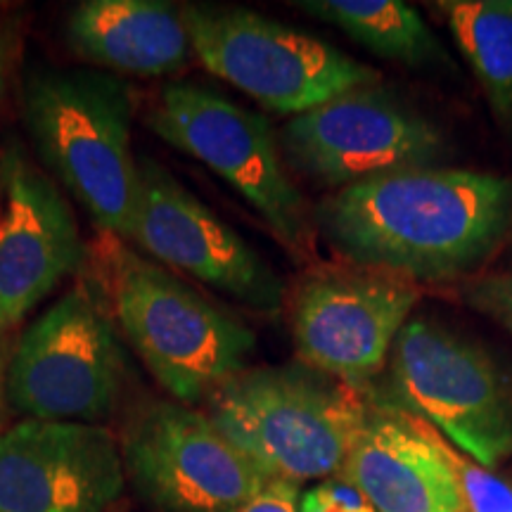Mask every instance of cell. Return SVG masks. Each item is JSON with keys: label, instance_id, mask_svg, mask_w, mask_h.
I'll return each instance as SVG.
<instances>
[{"label": "cell", "instance_id": "cell-14", "mask_svg": "<svg viewBox=\"0 0 512 512\" xmlns=\"http://www.w3.org/2000/svg\"><path fill=\"white\" fill-rule=\"evenodd\" d=\"M124 489L105 425L19 420L0 432V512H114Z\"/></svg>", "mask_w": 512, "mask_h": 512}, {"label": "cell", "instance_id": "cell-22", "mask_svg": "<svg viewBox=\"0 0 512 512\" xmlns=\"http://www.w3.org/2000/svg\"><path fill=\"white\" fill-rule=\"evenodd\" d=\"M19 50V27L12 22L0 24V105L8 93L12 67H15Z\"/></svg>", "mask_w": 512, "mask_h": 512}, {"label": "cell", "instance_id": "cell-23", "mask_svg": "<svg viewBox=\"0 0 512 512\" xmlns=\"http://www.w3.org/2000/svg\"><path fill=\"white\" fill-rule=\"evenodd\" d=\"M12 349H15V337L0 335V408L5 406V382H8Z\"/></svg>", "mask_w": 512, "mask_h": 512}, {"label": "cell", "instance_id": "cell-13", "mask_svg": "<svg viewBox=\"0 0 512 512\" xmlns=\"http://www.w3.org/2000/svg\"><path fill=\"white\" fill-rule=\"evenodd\" d=\"M88 259L72 204L19 145L0 150V335L12 330Z\"/></svg>", "mask_w": 512, "mask_h": 512}, {"label": "cell", "instance_id": "cell-21", "mask_svg": "<svg viewBox=\"0 0 512 512\" xmlns=\"http://www.w3.org/2000/svg\"><path fill=\"white\" fill-rule=\"evenodd\" d=\"M299 484L273 479L264 491H259L252 501L242 503L230 512H299Z\"/></svg>", "mask_w": 512, "mask_h": 512}, {"label": "cell", "instance_id": "cell-5", "mask_svg": "<svg viewBox=\"0 0 512 512\" xmlns=\"http://www.w3.org/2000/svg\"><path fill=\"white\" fill-rule=\"evenodd\" d=\"M128 366L98 283L81 278L15 339L5 403L22 420L100 425L117 413Z\"/></svg>", "mask_w": 512, "mask_h": 512}, {"label": "cell", "instance_id": "cell-15", "mask_svg": "<svg viewBox=\"0 0 512 512\" xmlns=\"http://www.w3.org/2000/svg\"><path fill=\"white\" fill-rule=\"evenodd\" d=\"M337 477L361 491L375 512H465L432 427L399 406L370 403Z\"/></svg>", "mask_w": 512, "mask_h": 512}, {"label": "cell", "instance_id": "cell-4", "mask_svg": "<svg viewBox=\"0 0 512 512\" xmlns=\"http://www.w3.org/2000/svg\"><path fill=\"white\" fill-rule=\"evenodd\" d=\"M207 415L271 479L337 477L363 430V389L304 363L245 368L207 401Z\"/></svg>", "mask_w": 512, "mask_h": 512}, {"label": "cell", "instance_id": "cell-9", "mask_svg": "<svg viewBox=\"0 0 512 512\" xmlns=\"http://www.w3.org/2000/svg\"><path fill=\"white\" fill-rule=\"evenodd\" d=\"M126 484L157 512H230L271 477L211 422L174 399H145L119 434Z\"/></svg>", "mask_w": 512, "mask_h": 512}, {"label": "cell", "instance_id": "cell-2", "mask_svg": "<svg viewBox=\"0 0 512 512\" xmlns=\"http://www.w3.org/2000/svg\"><path fill=\"white\" fill-rule=\"evenodd\" d=\"M93 256L114 325L171 399L197 406L247 368L256 337L240 318L124 240L102 235Z\"/></svg>", "mask_w": 512, "mask_h": 512}, {"label": "cell", "instance_id": "cell-11", "mask_svg": "<svg viewBox=\"0 0 512 512\" xmlns=\"http://www.w3.org/2000/svg\"><path fill=\"white\" fill-rule=\"evenodd\" d=\"M285 164L325 188L437 166L446 140L425 114L392 91L366 86L287 121L280 133Z\"/></svg>", "mask_w": 512, "mask_h": 512}, {"label": "cell", "instance_id": "cell-3", "mask_svg": "<svg viewBox=\"0 0 512 512\" xmlns=\"http://www.w3.org/2000/svg\"><path fill=\"white\" fill-rule=\"evenodd\" d=\"M22 110L43 169L88 211L102 235L131 238L138 162L126 83L93 67L34 64L24 76Z\"/></svg>", "mask_w": 512, "mask_h": 512}, {"label": "cell", "instance_id": "cell-17", "mask_svg": "<svg viewBox=\"0 0 512 512\" xmlns=\"http://www.w3.org/2000/svg\"><path fill=\"white\" fill-rule=\"evenodd\" d=\"M304 15L342 29L370 53L408 67L448 62L437 36L415 8L401 0H297Z\"/></svg>", "mask_w": 512, "mask_h": 512}, {"label": "cell", "instance_id": "cell-1", "mask_svg": "<svg viewBox=\"0 0 512 512\" xmlns=\"http://www.w3.org/2000/svg\"><path fill=\"white\" fill-rule=\"evenodd\" d=\"M512 223V178L420 166L335 190L313 226L347 264L413 283L477 271Z\"/></svg>", "mask_w": 512, "mask_h": 512}, {"label": "cell", "instance_id": "cell-10", "mask_svg": "<svg viewBox=\"0 0 512 512\" xmlns=\"http://www.w3.org/2000/svg\"><path fill=\"white\" fill-rule=\"evenodd\" d=\"M418 299V283L377 268H311L290 299L299 363L363 389L387 366Z\"/></svg>", "mask_w": 512, "mask_h": 512}, {"label": "cell", "instance_id": "cell-6", "mask_svg": "<svg viewBox=\"0 0 512 512\" xmlns=\"http://www.w3.org/2000/svg\"><path fill=\"white\" fill-rule=\"evenodd\" d=\"M147 126L238 192L294 259H311L313 211L290 178L266 117L202 83L176 81L159 91Z\"/></svg>", "mask_w": 512, "mask_h": 512}, {"label": "cell", "instance_id": "cell-19", "mask_svg": "<svg viewBox=\"0 0 512 512\" xmlns=\"http://www.w3.org/2000/svg\"><path fill=\"white\" fill-rule=\"evenodd\" d=\"M465 299L472 309L491 318L512 335V275L498 273L472 280L465 287Z\"/></svg>", "mask_w": 512, "mask_h": 512}, {"label": "cell", "instance_id": "cell-16", "mask_svg": "<svg viewBox=\"0 0 512 512\" xmlns=\"http://www.w3.org/2000/svg\"><path fill=\"white\" fill-rule=\"evenodd\" d=\"M72 53L110 74L166 76L192 55L183 8L166 0H86L64 24Z\"/></svg>", "mask_w": 512, "mask_h": 512}, {"label": "cell", "instance_id": "cell-8", "mask_svg": "<svg viewBox=\"0 0 512 512\" xmlns=\"http://www.w3.org/2000/svg\"><path fill=\"white\" fill-rule=\"evenodd\" d=\"M403 408L448 444L494 470L512 453V380L470 337L439 320L411 318L389 356Z\"/></svg>", "mask_w": 512, "mask_h": 512}, {"label": "cell", "instance_id": "cell-7", "mask_svg": "<svg viewBox=\"0 0 512 512\" xmlns=\"http://www.w3.org/2000/svg\"><path fill=\"white\" fill-rule=\"evenodd\" d=\"M192 53L211 74L283 117L316 110L380 72L320 38L245 8L183 5Z\"/></svg>", "mask_w": 512, "mask_h": 512}, {"label": "cell", "instance_id": "cell-12", "mask_svg": "<svg viewBox=\"0 0 512 512\" xmlns=\"http://www.w3.org/2000/svg\"><path fill=\"white\" fill-rule=\"evenodd\" d=\"M128 240L159 266L190 275L247 309L268 316L283 309L285 285L271 264L155 159L138 162V204Z\"/></svg>", "mask_w": 512, "mask_h": 512}, {"label": "cell", "instance_id": "cell-18", "mask_svg": "<svg viewBox=\"0 0 512 512\" xmlns=\"http://www.w3.org/2000/svg\"><path fill=\"white\" fill-rule=\"evenodd\" d=\"M437 8L498 124L512 131V0H444Z\"/></svg>", "mask_w": 512, "mask_h": 512}, {"label": "cell", "instance_id": "cell-20", "mask_svg": "<svg viewBox=\"0 0 512 512\" xmlns=\"http://www.w3.org/2000/svg\"><path fill=\"white\" fill-rule=\"evenodd\" d=\"M299 512H375V508L344 479L330 477L299 496Z\"/></svg>", "mask_w": 512, "mask_h": 512}]
</instances>
